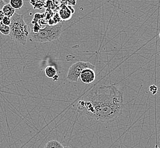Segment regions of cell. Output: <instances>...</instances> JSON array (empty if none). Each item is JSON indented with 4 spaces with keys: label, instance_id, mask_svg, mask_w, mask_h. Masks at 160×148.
Instances as JSON below:
<instances>
[{
    "label": "cell",
    "instance_id": "1",
    "mask_svg": "<svg viewBox=\"0 0 160 148\" xmlns=\"http://www.w3.org/2000/svg\"><path fill=\"white\" fill-rule=\"evenodd\" d=\"M123 107V93L114 85L93 88L77 104L81 115L88 119L106 122L118 119Z\"/></svg>",
    "mask_w": 160,
    "mask_h": 148
},
{
    "label": "cell",
    "instance_id": "2",
    "mask_svg": "<svg viewBox=\"0 0 160 148\" xmlns=\"http://www.w3.org/2000/svg\"><path fill=\"white\" fill-rule=\"evenodd\" d=\"M10 37L13 41L20 45H25L30 32L28 26L26 23L23 16L15 13L10 18Z\"/></svg>",
    "mask_w": 160,
    "mask_h": 148
},
{
    "label": "cell",
    "instance_id": "3",
    "mask_svg": "<svg viewBox=\"0 0 160 148\" xmlns=\"http://www.w3.org/2000/svg\"><path fill=\"white\" fill-rule=\"evenodd\" d=\"M63 22L55 25H47L43 29H39L36 32H31L29 35L35 42L39 43L51 42L60 37L62 32Z\"/></svg>",
    "mask_w": 160,
    "mask_h": 148
},
{
    "label": "cell",
    "instance_id": "4",
    "mask_svg": "<svg viewBox=\"0 0 160 148\" xmlns=\"http://www.w3.org/2000/svg\"><path fill=\"white\" fill-rule=\"evenodd\" d=\"M87 68L94 70L95 66L88 62H77L69 68L66 79L70 82H77L81 72Z\"/></svg>",
    "mask_w": 160,
    "mask_h": 148
},
{
    "label": "cell",
    "instance_id": "5",
    "mask_svg": "<svg viewBox=\"0 0 160 148\" xmlns=\"http://www.w3.org/2000/svg\"><path fill=\"white\" fill-rule=\"evenodd\" d=\"M79 77L84 83H92L96 79V73L94 70L87 68L81 72Z\"/></svg>",
    "mask_w": 160,
    "mask_h": 148
},
{
    "label": "cell",
    "instance_id": "6",
    "mask_svg": "<svg viewBox=\"0 0 160 148\" xmlns=\"http://www.w3.org/2000/svg\"><path fill=\"white\" fill-rule=\"evenodd\" d=\"M45 75L48 78L53 79L58 75V71L54 66H48L45 68Z\"/></svg>",
    "mask_w": 160,
    "mask_h": 148
},
{
    "label": "cell",
    "instance_id": "7",
    "mask_svg": "<svg viewBox=\"0 0 160 148\" xmlns=\"http://www.w3.org/2000/svg\"><path fill=\"white\" fill-rule=\"evenodd\" d=\"M2 10L4 14V16L9 18H12L16 13V10L10 6L9 3H6L2 7Z\"/></svg>",
    "mask_w": 160,
    "mask_h": 148
},
{
    "label": "cell",
    "instance_id": "8",
    "mask_svg": "<svg viewBox=\"0 0 160 148\" xmlns=\"http://www.w3.org/2000/svg\"><path fill=\"white\" fill-rule=\"evenodd\" d=\"M59 15L61 19L63 21H67L71 19L72 14L70 10L66 7H64L59 11Z\"/></svg>",
    "mask_w": 160,
    "mask_h": 148
},
{
    "label": "cell",
    "instance_id": "9",
    "mask_svg": "<svg viewBox=\"0 0 160 148\" xmlns=\"http://www.w3.org/2000/svg\"><path fill=\"white\" fill-rule=\"evenodd\" d=\"M45 148H64V146L57 140H51L47 142Z\"/></svg>",
    "mask_w": 160,
    "mask_h": 148
},
{
    "label": "cell",
    "instance_id": "10",
    "mask_svg": "<svg viewBox=\"0 0 160 148\" xmlns=\"http://www.w3.org/2000/svg\"><path fill=\"white\" fill-rule=\"evenodd\" d=\"M23 0H10L9 4L13 9L16 10H19L23 5Z\"/></svg>",
    "mask_w": 160,
    "mask_h": 148
},
{
    "label": "cell",
    "instance_id": "11",
    "mask_svg": "<svg viewBox=\"0 0 160 148\" xmlns=\"http://www.w3.org/2000/svg\"><path fill=\"white\" fill-rule=\"evenodd\" d=\"M0 32L4 36H9L10 32V29L9 26L5 25L2 22H0Z\"/></svg>",
    "mask_w": 160,
    "mask_h": 148
},
{
    "label": "cell",
    "instance_id": "12",
    "mask_svg": "<svg viewBox=\"0 0 160 148\" xmlns=\"http://www.w3.org/2000/svg\"><path fill=\"white\" fill-rule=\"evenodd\" d=\"M149 90L150 91L151 93H152V95H154L155 94L157 93V91H158V88L156 85H152L149 87Z\"/></svg>",
    "mask_w": 160,
    "mask_h": 148
},
{
    "label": "cell",
    "instance_id": "13",
    "mask_svg": "<svg viewBox=\"0 0 160 148\" xmlns=\"http://www.w3.org/2000/svg\"><path fill=\"white\" fill-rule=\"evenodd\" d=\"M2 22L3 23V24H4L5 25L9 26L10 25V22H11L10 18L8 17H4L2 21Z\"/></svg>",
    "mask_w": 160,
    "mask_h": 148
},
{
    "label": "cell",
    "instance_id": "14",
    "mask_svg": "<svg viewBox=\"0 0 160 148\" xmlns=\"http://www.w3.org/2000/svg\"><path fill=\"white\" fill-rule=\"evenodd\" d=\"M4 17H5V16H4V14H3L2 10H0V22H2V21Z\"/></svg>",
    "mask_w": 160,
    "mask_h": 148
},
{
    "label": "cell",
    "instance_id": "15",
    "mask_svg": "<svg viewBox=\"0 0 160 148\" xmlns=\"http://www.w3.org/2000/svg\"><path fill=\"white\" fill-rule=\"evenodd\" d=\"M6 2L5 1H1L0 0V10H2L3 6L6 4Z\"/></svg>",
    "mask_w": 160,
    "mask_h": 148
},
{
    "label": "cell",
    "instance_id": "16",
    "mask_svg": "<svg viewBox=\"0 0 160 148\" xmlns=\"http://www.w3.org/2000/svg\"><path fill=\"white\" fill-rule=\"evenodd\" d=\"M68 2L69 3L70 6H71V5L75 6L76 5V3H77V1H68Z\"/></svg>",
    "mask_w": 160,
    "mask_h": 148
},
{
    "label": "cell",
    "instance_id": "17",
    "mask_svg": "<svg viewBox=\"0 0 160 148\" xmlns=\"http://www.w3.org/2000/svg\"><path fill=\"white\" fill-rule=\"evenodd\" d=\"M64 148H71L70 146H64Z\"/></svg>",
    "mask_w": 160,
    "mask_h": 148
},
{
    "label": "cell",
    "instance_id": "18",
    "mask_svg": "<svg viewBox=\"0 0 160 148\" xmlns=\"http://www.w3.org/2000/svg\"><path fill=\"white\" fill-rule=\"evenodd\" d=\"M159 37H160V33H159Z\"/></svg>",
    "mask_w": 160,
    "mask_h": 148
}]
</instances>
